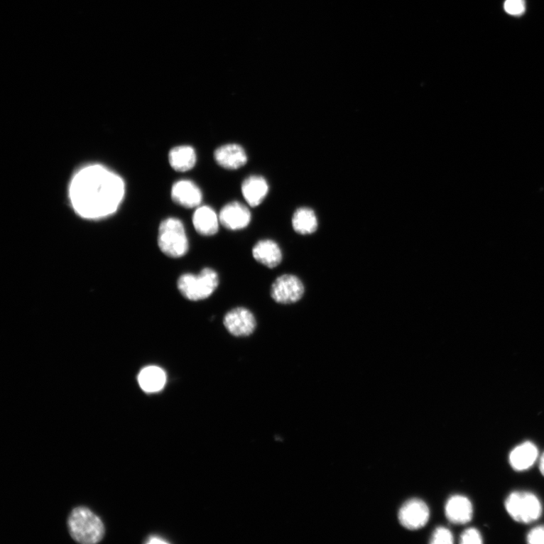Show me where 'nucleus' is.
I'll use <instances>...</instances> for the list:
<instances>
[{
	"mask_svg": "<svg viewBox=\"0 0 544 544\" xmlns=\"http://www.w3.org/2000/svg\"><path fill=\"white\" fill-rule=\"evenodd\" d=\"M527 540L531 544H544V526L532 529L527 536Z\"/></svg>",
	"mask_w": 544,
	"mask_h": 544,
	"instance_id": "obj_23",
	"label": "nucleus"
},
{
	"mask_svg": "<svg viewBox=\"0 0 544 544\" xmlns=\"http://www.w3.org/2000/svg\"><path fill=\"white\" fill-rule=\"evenodd\" d=\"M269 186L263 177L251 175L242 183L241 191L246 203L255 207L261 205L268 192Z\"/></svg>",
	"mask_w": 544,
	"mask_h": 544,
	"instance_id": "obj_13",
	"label": "nucleus"
},
{
	"mask_svg": "<svg viewBox=\"0 0 544 544\" xmlns=\"http://www.w3.org/2000/svg\"><path fill=\"white\" fill-rule=\"evenodd\" d=\"M70 535L77 542L85 544L99 543L104 534V527L100 518L80 506L75 508L68 518Z\"/></svg>",
	"mask_w": 544,
	"mask_h": 544,
	"instance_id": "obj_2",
	"label": "nucleus"
},
{
	"mask_svg": "<svg viewBox=\"0 0 544 544\" xmlns=\"http://www.w3.org/2000/svg\"><path fill=\"white\" fill-rule=\"evenodd\" d=\"M253 256L262 265L273 268L282 261V252L278 244L272 240L259 241L253 248Z\"/></svg>",
	"mask_w": 544,
	"mask_h": 544,
	"instance_id": "obj_15",
	"label": "nucleus"
},
{
	"mask_svg": "<svg viewBox=\"0 0 544 544\" xmlns=\"http://www.w3.org/2000/svg\"><path fill=\"white\" fill-rule=\"evenodd\" d=\"M303 282L297 276L283 275L271 286V295L276 303L291 304L298 302L304 294Z\"/></svg>",
	"mask_w": 544,
	"mask_h": 544,
	"instance_id": "obj_6",
	"label": "nucleus"
},
{
	"mask_svg": "<svg viewBox=\"0 0 544 544\" xmlns=\"http://www.w3.org/2000/svg\"><path fill=\"white\" fill-rule=\"evenodd\" d=\"M218 286L217 272L210 268L201 270L197 276L184 274L177 282V287L183 297L191 301L207 299L215 292Z\"/></svg>",
	"mask_w": 544,
	"mask_h": 544,
	"instance_id": "obj_3",
	"label": "nucleus"
},
{
	"mask_svg": "<svg viewBox=\"0 0 544 544\" xmlns=\"http://www.w3.org/2000/svg\"><path fill=\"white\" fill-rule=\"evenodd\" d=\"M482 542V537L477 528L466 530L460 537V543L464 544H481Z\"/></svg>",
	"mask_w": 544,
	"mask_h": 544,
	"instance_id": "obj_22",
	"label": "nucleus"
},
{
	"mask_svg": "<svg viewBox=\"0 0 544 544\" xmlns=\"http://www.w3.org/2000/svg\"><path fill=\"white\" fill-rule=\"evenodd\" d=\"M453 542L454 537L451 531L444 527L435 529L430 541L433 544H451Z\"/></svg>",
	"mask_w": 544,
	"mask_h": 544,
	"instance_id": "obj_20",
	"label": "nucleus"
},
{
	"mask_svg": "<svg viewBox=\"0 0 544 544\" xmlns=\"http://www.w3.org/2000/svg\"><path fill=\"white\" fill-rule=\"evenodd\" d=\"M148 543H168L167 541H165L159 538H151L149 539V541H148Z\"/></svg>",
	"mask_w": 544,
	"mask_h": 544,
	"instance_id": "obj_24",
	"label": "nucleus"
},
{
	"mask_svg": "<svg viewBox=\"0 0 544 544\" xmlns=\"http://www.w3.org/2000/svg\"><path fill=\"white\" fill-rule=\"evenodd\" d=\"M222 226L229 230H241L249 226L251 212L244 205L234 201L224 205L219 212Z\"/></svg>",
	"mask_w": 544,
	"mask_h": 544,
	"instance_id": "obj_9",
	"label": "nucleus"
},
{
	"mask_svg": "<svg viewBox=\"0 0 544 544\" xmlns=\"http://www.w3.org/2000/svg\"><path fill=\"white\" fill-rule=\"evenodd\" d=\"M140 387L146 393H158L167 382L165 371L158 366H148L141 370L138 376Z\"/></svg>",
	"mask_w": 544,
	"mask_h": 544,
	"instance_id": "obj_17",
	"label": "nucleus"
},
{
	"mask_svg": "<svg viewBox=\"0 0 544 544\" xmlns=\"http://www.w3.org/2000/svg\"><path fill=\"white\" fill-rule=\"evenodd\" d=\"M223 324L232 335L238 337L250 336L256 327L254 314L242 307L229 311L224 316Z\"/></svg>",
	"mask_w": 544,
	"mask_h": 544,
	"instance_id": "obj_8",
	"label": "nucleus"
},
{
	"mask_svg": "<svg viewBox=\"0 0 544 544\" xmlns=\"http://www.w3.org/2000/svg\"><path fill=\"white\" fill-rule=\"evenodd\" d=\"M125 185L119 175L101 165H90L78 171L70 183L69 196L77 214L98 219L114 214L121 203Z\"/></svg>",
	"mask_w": 544,
	"mask_h": 544,
	"instance_id": "obj_1",
	"label": "nucleus"
},
{
	"mask_svg": "<svg viewBox=\"0 0 544 544\" xmlns=\"http://www.w3.org/2000/svg\"><path fill=\"white\" fill-rule=\"evenodd\" d=\"M192 222L199 234L212 236L219 231V217L215 210L208 206L198 207L193 215Z\"/></svg>",
	"mask_w": 544,
	"mask_h": 544,
	"instance_id": "obj_14",
	"label": "nucleus"
},
{
	"mask_svg": "<svg viewBox=\"0 0 544 544\" xmlns=\"http://www.w3.org/2000/svg\"><path fill=\"white\" fill-rule=\"evenodd\" d=\"M445 515L454 524H467L472 518V504L464 496H453L445 505Z\"/></svg>",
	"mask_w": 544,
	"mask_h": 544,
	"instance_id": "obj_12",
	"label": "nucleus"
},
{
	"mask_svg": "<svg viewBox=\"0 0 544 544\" xmlns=\"http://www.w3.org/2000/svg\"><path fill=\"white\" fill-rule=\"evenodd\" d=\"M169 161L172 168L175 171L191 170L197 163L195 150L189 146L175 147L170 151Z\"/></svg>",
	"mask_w": 544,
	"mask_h": 544,
	"instance_id": "obj_18",
	"label": "nucleus"
},
{
	"mask_svg": "<svg viewBox=\"0 0 544 544\" xmlns=\"http://www.w3.org/2000/svg\"><path fill=\"white\" fill-rule=\"evenodd\" d=\"M292 224L295 232L306 235L314 233L318 224L315 212L310 208L302 207L294 212Z\"/></svg>",
	"mask_w": 544,
	"mask_h": 544,
	"instance_id": "obj_19",
	"label": "nucleus"
},
{
	"mask_svg": "<svg viewBox=\"0 0 544 544\" xmlns=\"http://www.w3.org/2000/svg\"><path fill=\"white\" fill-rule=\"evenodd\" d=\"M214 159L222 168L238 170L246 163L247 156L242 146L238 144H227L215 151Z\"/></svg>",
	"mask_w": 544,
	"mask_h": 544,
	"instance_id": "obj_11",
	"label": "nucleus"
},
{
	"mask_svg": "<svg viewBox=\"0 0 544 544\" xmlns=\"http://www.w3.org/2000/svg\"><path fill=\"white\" fill-rule=\"evenodd\" d=\"M430 516V508L425 502L412 499L401 507L398 519L402 526L409 530H418L427 525Z\"/></svg>",
	"mask_w": 544,
	"mask_h": 544,
	"instance_id": "obj_7",
	"label": "nucleus"
},
{
	"mask_svg": "<svg viewBox=\"0 0 544 544\" xmlns=\"http://www.w3.org/2000/svg\"><path fill=\"white\" fill-rule=\"evenodd\" d=\"M505 508L515 521L528 524L542 515L543 508L538 496L530 492L515 491L508 496Z\"/></svg>",
	"mask_w": 544,
	"mask_h": 544,
	"instance_id": "obj_5",
	"label": "nucleus"
},
{
	"mask_svg": "<svg viewBox=\"0 0 544 544\" xmlns=\"http://www.w3.org/2000/svg\"><path fill=\"white\" fill-rule=\"evenodd\" d=\"M504 9L508 15L520 16L525 13V0H506Z\"/></svg>",
	"mask_w": 544,
	"mask_h": 544,
	"instance_id": "obj_21",
	"label": "nucleus"
},
{
	"mask_svg": "<svg viewBox=\"0 0 544 544\" xmlns=\"http://www.w3.org/2000/svg\"><path fill=\"white\" fill-rule=\"evenodd\" d=\"M171 197L175 204L188 209L199 207L203 200L200 188L187 180H180L173 185Z\"/></svg>",
	"mask_w": 544,
	"mask_h": 544,
	"instance_id": "obj_10",
	"label": "nucleus"
},
{
	"mask_svg": "<svg viewBox=\"0 0 544 544\" xmlns=\"http://www.w3.org/2000/svg\"><path fill=\"white\" fill-rule=\"evenodd\" d=\"M158 245L161 251L169 257L180 258L188 251L189 243L181 220L168 218L160 224Z\"/></svg>",
	"mask_w": 544,
	"mask_h": 544,
	"instance_id": "obj_4",
	"label": "nucleus"
},
{
	"mask_svg": "<svg viewBox=\"0 0 544 544\" xmlns=\"http://www.w3.org/2000/svg\"><path fill=\"white\" fill-rule=\"evenodd\" d=\"M538 457L537 446L526 442L516 447L510 455V464L516 471H525L533 466Z\"/></svg>",
	"mask_w": 544,
	"mask_h": 544,
	"instance_id": "obj_16",
	"label": "nucleus"
},
{
	"mask_svg": "<svg viewBox=\"0 0 544 544\" xmlns=\"http://www.w3.org/2000/svg\"><path fill=\"white\" fill-rule=\"evenodd\" d=\"M540 472L542 473V475L544 477V453L543 454L540 459Z\"/></svg>",
	"mask_w": 544,
	"mask_h": 544,
	"instance_id": "obj_25",
	"label": "nucleus"
}]
</instances>
